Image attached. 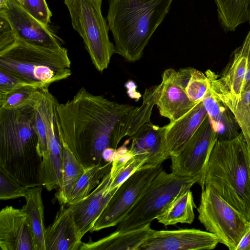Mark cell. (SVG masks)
Instances as JSON below:
<instances>
[{
    "mask_svg": "<svg viewBox=\"0 0 250 250\" xmlns=\"http://www.w3.org/2000/svg\"><path fill=\"white\" fill-rule=\"evenodd\" d=\"M135 106L110 101L81 87L57 106L59 133L84 168L104 162L102 153L111 147L118 121Z\"/></svg>",
    "mask_w": 250,
    "mask_h": 250,
    "instance_id": "obj_1",
    "label": "cell"
},
{
    "mask_svg": "<svg viewBox=\"0 0 250 250\" xmlns=\"http://www.w3.org/2000/svg\"><path fill=\"white\" fill-rule=\"evenodd\" d=\"M35 102L17 109H0V167L28 188L43 186Z\"/></svg>",
    "mask_w": 250,
    "mask_h": 250,
    "instance_id": "obj_2",
    "label": "cell"
},
{
    "mask_svg": "<svg viewBox=\"0 0 250 250\" xmlns=\"http://www.w3.org/2000/svg\"><path fill=\"white\" fill-rule=\"evenodd\" d=\"M208 186L250 220V149L242 133L217 140L198 183Z\"/></svg>",
    "mask_w": 250,
    "mask_h": 250,
    "instance_id": "obj_3",
    "label": "cell"
},
{
    "mask_svg": "<svg viewBox=\"0 0 250 250\" xmlns=\"http://www.w3.org/2000/svg\"><path fill=\"white\" fill-rule=\"evenodd\" d=\"M174 0H109L107 21L115 53L134 62L142 57Z\"/></svg>",
    "mask_w": 250,
    "mask_h": 250,
    "instance_id": "obj_4",
    "label": "cell"
},
{
    "mask_svg": "<svg viewBox=\"0 0 250 250\" xmlns=\"http://www.w3.org/2000/svg\"><path fill=\"white\" fill-rule=\"evenodd\" d=\"M0 69L41 86H49L72 74L66 48L37 45L19 39L0 50Z\"/></svg>",
    "mask_w": 250,
    "mask_h": 250,
    "instance_id": "obj_5",
    "label": "cell"
},
{
    "mask_svg": "<svg viewBox=\"0 0 250 250\" xmlns=\"http://www.w3.org/2000/svg\"><path fill=\"white\" fill-rule=\"evenodd\" d=\"M64 3L73 28L83 39L95 68L102 72L115 53L108 36L107 20L102 14V0H64Z\"/></svg>",
    "mask_w": 250,
    "mask_h": 250,
    "instance_id": "obj_6",
    "label": "cell"
},
{
    "mask_svg": "<svg viewBox=\"0 0 250 250\" xmlns=\"http://www.w3.org/2000/svg\"><path fill=\"white\" fill-rule=\"evenodd\" d=\"M197 177H182L162 170L124 219L116 231L131 230L151 224L167 203L182 189L198 183Z\"/></svg>",
    "mask_w": 250,
    "mask_h": 250,
    "instance_id": "obj_7",
    "label": "cell"
},
{
    "mask_svg": "<svg viewBox=\"0 0 250 250\" xmlns=\"http://www.w3.org/2000/svg\"><path fill=\"white\" fill-rule=\"evenodd\" d=\"M198 219L207 230L230 250L237 246L249 226V221L208 186L202 188Z\"/></svg>",
    "mask_w": 250,
    "mask_h": 250,
    "instance_id": "obj_8",
    "label": "cell"
},
{
    "mask_svg": "<svg viewBox=\"0 0 250 250\" xmlns=\"http://www.w3.org/2000/svg\"><path fill=\"white\" fill-rule=\"evenodd\" d=\"M162 165L144 167L135 171L117 189L90 232L117 226L163 170Z\"/></svg>",
    "mask_w": 250,
    "mask_h": 250,
    "instance_id": "obj_9",
    "label": "cell"
},
{
    "mask_svg": "<svg viewBox=\"0 0 250 250\" xmlns=\"http://www.w3.org/2000/svg\"><path fill=\"white\" fill-rule=\"evenodd\" d=\"M217 140V133L208 116L182 151L170 157L171 172L179 176L199 178V183Z\"/></svg>",
    "mask_w": 250,
    "mask_h": 250,
    "instance_id": "obj_10",
    "label": "cell"
},
{
    "mask_svg": "<svg viewBox=\"0 0 250 250\" xmlns=\"http://www.w3.org/2000/svg\"><path fill=\"white\" fill-rule=\"evenodd\" d=\"M250 57V29L242 44L231 53L220 75L210 69L205 72L210 89L218 97L240 100L245 76Z\"/></svg>",
    "mask_w": 250,
    "mask_h": 250,
    "instance_id": "obj_11",
    "label": "cell"
},
{
    "mask_svg": "<svg viewBox=\"0 0 250 250\" xmlns=\"http://www.w3.org/2000/svg\"><path fill=\"white\" fill-rule=\"evenodd\" d=\"M219 243L215 234L196 229H153L139 250H212Z\"/></svg>",
    "mask_w": 250,
    "mask_h": 250,
    "instance_id": "obj_12",
    "label": "cell"
},
{
    "mask_svg": "<svg viewBox=\"0 0 250 250\" xmlns=\"http://www.w3.org/2000/svg\"><path fill=\"white\" fill-rule=\"evenodd\" d=\"M0 16L8 21L16 39L43 46L62 45V40L49 26L34 18L16 0H8L0 8Z\"/></svg>",
    "mask_w": 250,
    "mask_h": 250,
    "instance_id": "obj_13",
    "label": "cell"
},
{
    "mask_svg": "<svg viewBox=\"0 0 250 250\" xmlns=\"http://www.w3.org/2000/svg\"><path fill=\"white\" fill-rule=\"evenodd\" d=\"M189 67L176 70L166 69L162 76L161 90L156 102L160 114L175 121L190 111L196 104L191 102L185 89Z\"/></svg>",
    "mask_w": 250,
    "mask_h": 250,
    "instance_id": "obj_14",
    "label": "cell"
},
{
    "mask_svg": "<svg viewBox=\"0 0 250 250\" xmlns=\"http://www.w3.org/2000/svg\"><path fill=\"white\" fill-rule=\"evenodd\" d=\"M207 117L201 102L183 117L161 127L163 151L167 159L182 151Z\"/></svg>",
    "mask_w": 250,
    "mask_h": 250,
    "instance_id": "obj_15",
    "label": "cell"
},
{
    "mask_svg": "<svg viewBox=\"0 0 250 250\" xmlns=\"http://www.w3.org/2000/svg\"><path fill=\"white\" fill-rule=\"evenodd\" d=\"M0 247L2 250H35L30 221L21 208L6 206L0 210Z\"/></svg>",
    "mask_w": 250,
    "mask_h": 250,
    "instance_id": "obj_16",
    "label": "cell"
},
{
    "mask_svg": "<svg viewBox=\"0 0 250 250\" xmlns=\"http://www.w3.org/2000/svg\"><path fill=\"white\" fill-rule=\"evenodd\" d=\"M111 179L109 171L88 196L74 204L68 206L82 239L86 233L91 231L95 222L118 189L108 191Z\"/></svg>",
    "mask_w": 250,
    "mask_h": 250,
    "instance_id": "obj_17",
    "label": "cell"
},
{
    "mask_svg": "<svg viewBox=\"0 0 250 250\" xmlns=\"http://www.w3.org/2000/svg\"><path fill=\"white\" fill-rule=\"evenodd\" d=\"M56 103L49 108L47 128V150L42 157L41 173L43 186L50 191L59 187L62 176V152L57 122Z\"/></svg>",
    "mask_w": 250,
    "mask_h": 250,
    "instance_id": "obj_18",
    "label": "cell"
},
{
    "mask_svg": "<svg viewBox=\"0 0 250 250\" xmlns=\"http://www.w3.org/2000/svg\"><path fill=\"white\" fill-rule=\"evenodd\" d=\"M160 90V83L146 88L143 95L142 104L139 107L135 106L118 121L112 132L111 147L116 149L123 138L132 136L143 125L150 121L152 111Z\"/></svg>",
    "mask_w": 250,
    "mask_h": 250,
    "instance_id": "obj_19",
    "label": "cell"
},
{
    "mask_svg": "<svg viewBox=\"0 0 250 250\" xmlns=\"http://www.w3.org/2000/svg\"><path fill=\"white\" fill-rule=\"evenodd\" d=\"M81 240L69 207L62 205L53 223L46 228V250H78Z\"/></svg>",
    "mask_w": 250,
    "mask_h": 250,
    "instance_id": "obj_20",
    "label": "cell"
},
{
    "mask_svg": "<svg viewBox=\"0 0 250 250\" xmlns=\"http://www.w3.org/2000/svg\"><path fill=\"white\" fill-rule=\"evenodd\" d=\"M130 138L129 152L132 156L145 160L147 167L162 165L167 159L163 151L161 127L149 121Z\"/></svg>",
    "mask_w": 250,
    "mask_h": 250,
    "instance_id": "obj_21",
    "label": "cell"
},
{
    "mask_svg": "<svg viewBox=\"0 0 250 250\" xmlns=\"http://www.w3.org/2000/svg\"><path fill=\"white\" fill-rule=\"evenodd\" d=\"M202 102L217 133V140H230L238 136L240 127L234 115L209 88Z\"/></svg>",
    "mask_w": 250,
    "mask_h": 250,
    "instance_id": "obj_22",
    "label": "cell"
},
{
    "mask_svg": "<svg viewBox=\"0 0 250 250\" xmlns=\"http://www.w3.org/2000/svg\"><path fill=\"white\" fill-rule=\"evenodd\" d=\"M153 230L150 224L131 230H115L95 242L90 238L87 243L83 242L79 250H139Z\"/></svg>",
    "mask_w": 250,
    "mask_h": 250,
    "instance_id": "obj_23",
    "label": "cell"
},
{
    "mask_svg": "<svg viewBox=\"0 0 250 250\" xmlns=\"http://www.w3.org/2000/svg\"><path fill=\"white\" fill-rule=\"evenodd\" d=\"M189 187L182 189L165 206L156 217L158 222L164 226L178 223L191 224L194 219V203Z\"/></svg>",
    "mask_w": 250,
    "mask_h": 250,
    "instance_id": "obj_24",
    "label": "cell"
},
{
    "mask_svg": "<svg viewBox=\"0 0 250 250\" xmlns=\"http://www.w3.org/2000/svg\"><path fill=\"white\" fill-rule=\"evenodd\" d=\"M42 189L41 186L28 188L24 197L26 203L21 208L30 221L35 250H46Z\"/></svg>",
    "mask_w": 250,
    "mask_h": 250,
    "instance_id": "obj_25",
    "label": "cell"
},
{
    "mask_svg": "<svg viewBox=\"0 0 250 250\" xmlns=\"http://www.w3.org/2000/svg\"><path fill=\"white\" fill-rule=\"evenodd\" d=\"M62 152V171L61 185L55 193L59 204L67 205L78 181L84 172V167L78 161L59 133Z\"/></svg>",
    "mask_w": 250,
    "mask_h": 250,
    "instance_id": "obj_26",
    "label": "cell"
},
{
    "mask_svg": "<svg viewBox=\"0 0 250 250\" xmlns=\"http://www.w3.org/2000/svg\"><path fill=\"white\" fill-rule=\"evenodd\" d=\"M112 162L94 165L85 168L70 194L67 206L74 204L88 196L110 171Z\"/></svg>",
    "mask_w": 250,
    "mask_h": 250,
    "instance_id": "obj_27",
    "label": "cell"
},
{
    "mask_svg": "<svg viewBox=\"0 0 250 250\" xmlns=\"http://www.w3.org/2000/svg\"><path fill=\"white\" fill-rule=\"evenodd\" d=\"M42 87L27 85L0 93V109H17L33 104Z\"/></svg>",
    "mask_w": 250,
    "mask_h": 250,
    "instance_id": "obj_28",
    "label": "cell"
},
{
    "mask_svg": "<svg viewBox=\"0 0 250 250\" xmlns=\"http://www.w3.org/2000/svg\"><path fill=\"white\" fill-rule=\"evenodd\" d=\"M219 99L234 115L250 149V109L246 94L243 93L240 100L228 98Z\"/></svg>",
    "mask_w": 250,
    "mask_h": 250,
    "instance_id": "obj_29",
    "label": "cell"
},
{
    "mask_svg": "<svg viewBox=\"0 0 250 250\" xmlns=\"http://www.w3.org/2000/svg\"><path fill=\"white\" fill-rule=\"evenodd\" d=\"M209 86V80L205 74L189 67L185 89L191 102L194 104L202 102Z\"/></svg>",
    "mask_w": 250,
    "mask_h": 250,
    "instance_id": "obj_30",
    "label": "cell"
},
{
    "mask_svg": "<svg viewBox=\"0 0 250 250\" xmlns=\"http://www.w3.org/2000/svg\"><path fill=\"white\" fill-rule=\"evenodd\" d=\"M146 166L145 160L137 157L132 156L128 161L117 168L111 167V182L108 191L117 189L122 183L136 170Z\"/></svg>",
    "mask_w": 250,
    "mask_h": 250,
    "instance_id": "obj_31",
    "label": "cell"
},
{
    "mask_svg": "<svg viewBox=\"0 0 250 250\" xmlns=\"http://www.w3.org/2000/svg\"><path fill=\"white\" fill-rule=\"evenodd\" d=\"M0 199L7 200L25 197L28 189L0 167Z\"/></svg>",
    "mask_w": 250,
    "mask_h": 250,
    "instance_id": "obj_32",
    "label": "cell"
},
{
    "mask_svg": "<svg viewBox=\"0 0 250 250\" xmlns=\"http://www.w3.org/2000/svg\"><path fill=\"white\" fill-rule=\"evenodd\" d=\"M29 14L40 22L48 26L52 12L45 0H16Z\"/></svg>",
    "mask_w": 250,
    "mask_h": 250,
    "instance_id": "obj_33",
    "label": "cell"
},
{
    "mask_svg": "<svg viewBox=\"0 0 250 250\" xmlns=\"http://www.w3.org/2000/svg\"><path fill=\"white\" fill-rule=\"evenodd\" d=\"M27 85L45 86L34 84L13 74L0 69V93Z\"/></svg>",
    "mask_w": 250,
    "mask_h": 250,
    "instance_id": "obj_34",
    "label": "cell"
},
{
    "mask_svg": "<svg viewBox=\"0 0 250 250\" xmlns=\"http://www.w3.org/2000/svg\"><path fill=\"white\" fill-rule=\"evenodd\" d=\"M16 39L10 24L0 16V50L12 43Z\"/></svg>",
    "mask_w": 250,
    "mask_h": 250,
    "instance_id": "obj_35",
    "label": "cell"
},
{
    "mask_svg": "<svg viewBox=\"0 0 250 250\" xmlns=\"http://www.w3.org/2000/svg\"><path fill=\"white\" fill-rule=\"evenodd\" d=\"M236 250H250V220L249 227L240 240Z\"/></svg>",
    "mask_w": 250,
    "mask_h": 250,
    "instance_id": "obj_36",
    "label": "cell"
},
{
    "mask_svg": "<svg viewBox=\"0 0 250 250\" xmlns=\"http://www.w3.org/2000/svg\"><path fill=\"white\" fill-rule=\"evenodd\" d=\"M116 149L112 147L105 148L103 152L102 157L104 162H112L115 158Z\"/></svg>",
    "mask_w": 250,
    "mask_h": 250,
    "instance_id": "obj_37",
    "label": "cell"
},
{
    "mask_svg": "<svg viewBox=\"0 0 250 250\" xmlns=\"http://www.w3.org/2000/svg\"><path fill=\"white\" fill-rule=\"evenodd\" d=\"M250 90V57L249 64L245 76L243 87V93H246Z\"/></svg>",
    "mask_w": 250,
    "mask_h": 250,
    "instance_id": "obj_38",
    "label": "cell"
},
{
    "mask_svg": "<svg viewBox=\"0 0 250 250\" xmlns=\"http://www.w3.org/2000/svg\"><path fill=\"white\" fill-rule=\"evenodd\" d=\"M245 93L246 94V95L247 97V99H248V101L249 104V107H250V90Z\"/></svg>",
    "mask_w": 250,
    "mask_h": 250,
    "instance_id": "obj_39",
    "label": "cell"
},
{
    "mask_svg": "<svg viewBox=\"0 0 250 250\" xmlns=\"http://www.w3.org/2000/svg\"><path fill=\"white\" fill-rule=\"evenodd\" d=\"M248 22H249V23L250 26V6H249V20H248Z\"/></svg>",
    "mask_w": 250,
    "mask_h": 250,
    "instance_id": "obj_40",
    "label": "cell"
}]
</instances>
